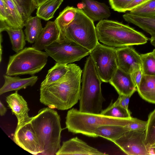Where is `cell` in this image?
Instances as JSON below:
<instances>
[{
    "label": "cell",
    "instance_id": "obj_30",
    "mask_svg": "<svg viewBox=\"0 0 155 155\" xmlns=\"http://www.w3.org/2000/svg\"><path fill=\"white\" fill-rule=\"evenodd\" d=\"M132 14L143 17L155 16V0H150L130 11Z\"/></svg>",
    "mask_w": 155,
    "mask_h": 155
},
{
    "label": "cell",
    "instance_id": "obj_23",
    "mask_svg": "<svg viewBox=\"0 0 155 155\" xmlns=\"http://www.w3.org/2000/svg\"><path fill=\"white\" fill-rule=\"evenodd\" d=\"M0 31H6L9 37L12 50L16 53L22 49L25 45V38L22 28H11L3 22L0 23Z\"/></svg>",
    "mask_w": 155,
    "mask_h": 155
},
{
    "label": "cell",
    "instance_id": "obj_40",
    "mask_svg": "<svg viewBox=\"0 0 155 155\" xmlns=\"http://www.w3.org/2000/svg\"><path fill=\"white\" fill-rule=\"evenodd\" d=\"M85 7V4L82 1L81 2L78 3L77 4L78 8L80 9L83 10Z\"/></svg>",
    "mask_w": 155,
    "mask_h": 155
},
{
    "label": "cell",
    "instance_id": "obj_31",
    "mask_svg": "<svg viewBox=\"0 0 155 155\" xmlns=\"http://www.w3.org/2000/svg\"><path fill=\"white\" fill-rule=\"evenodd\" d=\"M140 56L143 75L155 76V57L153 52Z\"/></svg>",
    "mask_w": 155,
    "mask_h": 155
},
{
    "label": "cell",
    "instance_id": "obj_12",
    "mask_svg": "<svg viewBox=\"0 0 155 155\" xmlns=\"http://www.w3.org/2000/svg\"><path fill=\"white\" fill-rule=\"evenodd\" d=\"M118 68L129 74L142 67L140 54L130 46L116 48Z\"/></svg>",
    "mask_w": 155,
    "mask_h": 155
},
{
    "label": "cell",
    "instance_id": "obj_34",
    "mask_svg": "<svg viewBox=\"0 0 155 155\" xmlns=\"http://www.w3.org/2000/svg\"><path fill=\"white\" fill-rule=\"evenodd\" d=\"M133 81L137 89L139 86L142 78L143 75L142 67L131 74Z\"/></svg>",
    "mask_w": 155,
    "mask_h": 155
},
{
    "label": "cell",
    "instance_id": "obj_16",
    "mask_svg": "<svg viewBox=\"0 0 155 155\" xmlns=\"http://www.w3.org/2000/svg\"><path fill=\"white\" fill-rule=\"evenodd\" d=\"M60 30L54 21H48L32 47L39 50L58 40Z\"/></svg>",
    "mask_w": 155,
    "mask_h": 155
},
{
    "label": "cell",
    "instance_id": "obj_11",
    "mask_svg": "<svg viewBox=\"0 0 155 155\" xmlns=\"http://www.w3.org/2000/svg\"><path fill=\"white\" fill-rule=\"evenodd\" d=\"M32 118L17 126L13 140L16 144L28 152L34 155H41L42 151L31 123Z\"/></svg>",
    "mask_w": 155,
    "mask_h": 155
},
{
    "label": "cell",
    "instance_id": "obj_28",
    "mask_svg": "<svg viewBox=\"0 0 155 155\" xmlns=\"http://www.w3.org/2000/svg\"><path fill=\"white\" fill-rule=\"evenodd\" d=\"M147 122L145 142L150 153V149L155 146V109L149 114Z\"/></svg>",
    "mask_w": 155,
    "mask_h": 155
},
{
    "label": "cell",
    "instance_id": "obj_7",
    "mask_svg": "<svg viewBox=\"0 0 155 155\" xmlns=\"http://www.w3.org/2000/svg\"><path fill=\"white\" fill-rule=\"evenodd\" d=\"M49 55L34 48H24L9 58L6 74L10 76L34 75L46 64Z\"/></svg>",
    "mask_w": 155,
    "mask_h": 155
},
{
    "label": "cell",
    "instance_id": "obj_42",
    "mask_svg": "<svg viewBox=\"0 0 155 155\" xmlns=\"http://www.w3.org/2000/svg\"><path fill=\"white\" fill-rule=\"evenodd\" d=\"M2 35L1 34V35H0V46H1V47H0V48H1V49H0V51H1V52H0V61H1V59H2V47L1 43H2Z\"/></svg>",
    "mask_w": 155,
    "mask_h": 155
},
{
    "label": "cell",
    "instance_id": "obj_29",
    "mask_svg": "<svg viewBox=\"0 0 155 155\" xmlns=\"http://www.w3.org/2000/svg\"><path fill=\"white\" fill-rule=\"evenodd\" d=\"M100 114L105 116L118 118L132 117L129 110H127L120 105L115 104L113 103L112 101L108 107L102 110Z\"/></svg>",
    "mask_w": 155,
    "mask_h": 155
},
{
    "label": "cell",
    "instance_id": "obj_37",
    "mask_svg": "<svg viewBox=\"0 0 155 155\" xmlns=\"http://www.w3.org/2000/svg\"><path fill=\"white\" fill-rule=\"evenodd\" d=\"M150 0H134L127 7L126 12L130 11L134 8L137 7Z\"/></svg>",
    "mask_w": 155,
    "mask_h": 155
},
{
    "label": "cell",
    "instance_id": "obj_15",
    "mask_svg": "<svg viewBox=\"0 0 155 155\" xmlns=\"http://www.w3.org/2000/svg\"><path fill=\"white\" fill-rule=\"evenodd\" d=\"M6 101L13 114L18 120L17 126H19L30 119L28 115L29 109L27 102L17 91L8 96Z\"/></svg>",
    "mask_w": 155,
    "mask_h": 155
},
{
    "label": "cell",
    "instance_id": "obj_4",
    "mask_svg": "<svg viewBox=\"0 0 155 155\" xmlns=\"http://www.w3.org/2000/svg\"><path fill=\"white\" fill-rule=\"evenodd\" d=\"M98 40L112 47H121L146 43L147 38L143 34L122 23L103 19L96 25Z\"/></svg>",
    "mask_w": 155,
    "mask_h": 155
},
{
    "label": "cell",
    "instance_id": "obj_13",
    "mask_svg": "<svg viewBox=\"0 0 155 155\" xmlns=\"http://www.w3.org/2000/svg\"><path fill=\"white\" fill-rule=\"evenodd\" d=\"M56 155H103L104 153L76 137L63 142Z\"/></svg>",
    "mask_w": 155,
    "mask_h": 155
},
{
    "label": "cell",
    "instance_id": "obj_22",
    "mask_svg": "<svg viewBox=\"0 0 155 155\" xmlns=\"http://www.w3.org/2000/svg\"><path fill=\"white\" fill-rule=\"evenodd\" d=\"M137 89L143 99L155 104V76L143 75Z\"/></svg>",
    "mask_w": 155,
    "mask_h": 155
},
{
    "label": "cell",
    "instance_id": "obj_25",
    "mask_svg": "<svg viewBox=\"0 0 155 155\" xmlns=\"http://www.w3.org/2000/svg\"><path fill=\"white\" fill-rule=\"evenodd\" d=\"M64 0H48L37 8L36 16L41 19L48 21L54 17V15Z\"/></svg>",
    "mask_w": 155,
    "mask_h": 155
},
{
    "label": "cell",
    "instance_id": "obj_44",
    "mask_svg": "<svg viewBox=\"0 0 155 155\" xmlns=\"http://www.w3.org/2000/svg\"><path fill=\"white\" fill-rule=\"evenodd\" d=\"M152 52L155 57V49H154L153 50Z\"/></svg>",
    "mask_w": 155,
    "mask_h": 155
},
{
    "label": "cell",
    "instance_id": "obj_6",
    "mask_svg": "<svg viewBox=\"0 0 155 155\" xmlns=\"http://www.w3.org/2000/svg\"><path fill=\"white\" fill-rule=\"evenodd\" d=\"M94 22L77 8L74 19L60 33L58 41L65 38L91 51L99 42Z\"/></svg>",
    "mask_w": 155,
    "mask_h": 155
},
{
    "label": "cell",
    "instance_id": "obj_21",
    "mask_svg": "<svg viewBox=\"0 0 155 155\" xmlns=\"http://www.w3.org/2000/svg\"><path fill=\"white\" fill-rule=\"evenodd\" d=\"M130 130L127 126L105 125L98 127L96 130V134L97 137H101L113 142Z\"/></svg>",
    "mask_w": 155,
    "mask_h": 155
},
{
    "label": "cell",
    "instance_id": "obj_39",
    "mask_svg": "<svg viewBox=\"0 0 155 155\" xmlns=\"http://www.w3.org/2000/svg\"><path fill=\"white\" fill-rule=\"evenodd\" d=\"M48 0H32L34 5L38 8L40 5Z\"/></svg>",
    "mask_w": 155,
    "mask_h": 155
},
{
    "label": "cell",
    "instance_id": "obj_27",
    "mask_svg": "<svg viewBox=\"0 0 155 155\" xmlns=\"http://www.w3.org/2000/svg\"><path fill=\"white\" fill-rule=\"evenodd\" d=\"M77 8L73 6H67L61 12L54 21L57 25L60 33L64 28L74 19L77 11Z\"/></svg>",
    "mask_w": 155,
    "mask_h": 155
},
{
    "label": "cell",
    "instance_id": "obj_8",
    "mask_svg": "<svg viewBox=\"0 0 155 155\" xmlns=\"http://www.w3.org/2000/svg\"><path fill=\"white\" fill-rule=\"evenodd\" d=\"M90 56L101 81L109 82L118 68L116 48L98 42Z\"/></svg>",
    "mask_w": 155,
    "mask_h": 155
},
{
    "label": "cell",
    "instance_id": "obj_35",
    "mask_svg": "<svg viewBox=\"0 0 155 155\" xmlns=\"http://www.w3.org/2000/svg\"><path fill=\"white\" fill-rule=\"evenodd\" d=\"M131 97L119 95L118 98L114 103L123 107L127 110L128 108L130 98Z\"/></svg>",
    "mask_w": 155,
    "mask_h": 155
},
{
    "label": "cell",
    "instance_id": "obj_5",
    "mask_svg": "<svg viewBox=\"0 0 155 155\" xmlns=\"http://www.w3.org/2000/svg\"><path fill=\"white\" fill-rule=\"evenodd\" d=\"M102 82L96 70L91 56L87 58L81 79L79 111L93 114H100L105 100L101 92Z\"/></svg>",
    "mask_w": 155,
    "mask_h": 155
},
{
    "label": "cell",
    "instance_id": "obj_1",
    "mask_svg": "<svg viewBox=\"0 0 155 155\" xmlns=\"http://www.w3.org/2000/svg\"><path fill=\"white\" fill-rule=\"evenodd\" d=\"M68 66L67 72L60 80L40 87V101L49 107L67 110L79 100L82 70L75 64Z\"/></svg>",
    "mask_w": 155,
    "mask_h": 155
},
{
    "label": "cell",
    "instance_id": "obj_36",
    "mask_svg": "<svg viewBox=\"0 0 155 155\" xmlns=\"http://www.w3.org/2000/svg\"><path fill=\"white\" fill-rule=\"evenodd\" d=\"M6 12L4 0H0V21L1 22H5L6 20Z\"/></svg>",
    "mask_w": 155,
    "mask_h": 155
},
{
    "label": "cell",
    "instance_id": "obj_18",
    "mask_svg": "<svg viewBox=\"0 0 155 155\" xmlns=\"http://www.w3.org/2000/svg\"><path fill=\"white\" fill-rule=\"evenodd\" d=\"M3 77L5 82L0 89V95L8 91H17L28 86H32L38 79V77L35 76L27 78H21L6 74L4 75Z\"/></svg>",
    "mask_w": 155,
    "mask_h": 155
},
{
    "label": "cell",
    "instance_id": "obj_24",
    "mask_svg": "<svg viewBox=\"0 0 155 155\" xmlns=\"http://www.w3.org/2000/svg\"><path fill=\"white\" fill-rule=\"evenodd\" d=\"M41 19L37 16H30L25 21V40L30 43L35 42L43 29Z\"/></svg>",
    "mask_w": 155,
    "mask_h": 155
},
{
    "label": "cell",
    "instance_id": "obj_41",
    "mask_svg": "<svg viewBox=\"0 0 155 155\" xmlns=\"http://www.w3.org/2000/svg\"><path fill=\"white\" fill-rule=\"evenodd\" d=\"M150 41L152 45L155 47V38H151Z\"/></svg>",
    "mask_w": 155,
    "mask_h": 155
},
{
    "label": "cell",
    "instance_id": "obj_14",
    "mask_svg": "<svg viewBox=\"0 0 155 155\" xmlns=\"http://www.w3.org/2000/svg\"><path fill=\"white\" fill-rule=\"evenodd\" d=\"M119 95L131 97L137 89L131 74L118 68L109 82Z\"/></svg>",
    "mask_w": 155,
    "mask_h": 155
},
{
    "label": "cell",
    "instance_id": "obj_9",
    "mask_svg": "<svg viewBox=\"0 0 155 155\" xmlns=\"http://www.w3.org/2000/svg\"><path fill=\"white\" fill-rule=\"evenodd\" d=\"M44 50L56 63L68 64L80 60L91 51L68 39L64 38L46 47Z\"/></svg>",
    "mask_w": 155,
    "mask_h": 155
},
{
    "label": "cell",
    "instance_id": "obj_10",
    "mask_svg": "<svg viewBox=\"0 0 155 155\" xmlns=\"http://www.w3.org/2000/svg\"><path fill=\"white\" fill-rule=\"evenodd\" d=\"M145 130H129L113 143L126 154L150 155L145 142Z\"/></svg>",
    "mask_w": 155,
    "mask_h": 155
},
{
    "label": "cell",
    "instance_id": "obj_20",
    "mask_svg": "<svg viewBox=\"0 0 155 155\" xmlns=\"http://www.w3.org/2000/svg\"><path fill=\"white\" fill-rule=\"evenodd\" d=\"M124 20L139 27L155 38V16L146 17L134 15L129 12L123 15Z\"/></svg>",
    "mask_w": 155,
    "mask_h": 155
},
{
    "label": "cell",
    "instance_id": "obj_26",
    "mask_svg": "<svg viewBox=\"0 0 155 155\" xmlns=\"http://www.w3.org/2000/svg\"><path fill=\"white\" fill-rule=\"evenodd\" d=\"M68 64L56 63L50 68L44 80L42 82L41 86H43L56 82L66 73L68 70Z\"/></svg>",
    "mask_w": 155,
    "mask_h": 155
},
{
    "label": "cell",
    "instance_id": "obj_3",
    "mask_svg": "<svg viewBox=\"0 0 155 155\" xmlns=\"http://www.w3.org/2000/svg\"><path fill=\"white\" fill-rule=\"evenodd\" d=\"M31 123L40 146L42 155H54L61 147L62 130L61 118L56 111L47 107L32 117Z\"/></svg>",
    "mask_w": 155,
    "mask_h": 155
},
{
    "label": "cell",
    "instance_id": "obj_33",
    "mask_svg": "<svg viewBox=\"0 0 155 155\" xmlns=\"http://www.w3.org/2000/svg\"><path fill=\"white\" fill-rule=\"evenodd\" d=\"M134 0H109L111 8L114 11L120 12H126L127 6Z\"/></svg>",
    "mask_w": 155,
    "mask_h": 155
},
{
    "label": "cell",
    "instance_id": "obj_43",
    "mask_svg": "<svg viewBox=\"0 0 155 155\" xmlns=\"http://www.w3.org/2000/svg\"><path fill=\"white\" fill-rule=\"evenodd\" d=\"M152 152L153 153V154H155V146L152 147L150 150V154H152Z\"/></svg>",
    "mask_w": 155,
    "mask_h": 155
},
{
    "label": "cell",
    "instance_id": "obj_17",
    "mask_svg": "<svg viewBox=\"0 0 155 155\" xmlns=\"http://www.w3.org/2000/svg\"><path fill=\"white\" fill-rule=\"evenodd\" d=\"M85 4L82 10L94 22L100 21L110 16L109 7L105 4L94 0H82Z\"/></svg>",
    "mask_w": 155,
    "mask_h": 155
},
{
    "label": "cell",
    "instance_id": "obj_38",
    "mask_svg": "<svg viewBox=\"0 0 155 155\" xmlns=\"http://www.w3.org/2000/svg\"><path fill=\"white\" fill-rule=\"evenodd\" d=\"M7 111V108L0 101V114L1 116L4 115Z\"/></svg>",
    "mask_w": 155,
    "mask_h": 155
},
{
    "label": "cell",
    "instance_id": "obj_19",
    "mask_svg": "<svg viewBox=\"0 0 155 155\" xmlns=\"http://www.w3.org/2000/svg\"><path fill=\"white\" fill-rule=\"evenodd\" d=\"M6 12V20L3 22L15 29L22 28L25 22L15 0H4Z\"/></svg>",
    "mask_w": 155,
    "mask_h": 155
},
{
    "label": "cell",
    "instance_id": "obj_32",
    "mask_svg": "<svg viewBox=\"0 0 155 155\" xmlns=\"http://www.w3.org/2000/svg\"><path fill=\"white\" fill-rule=\"evenodd\" d=\"M25 22L37 8L32 0H15Z\"/></svg>",
    "mask_w": 155,
    "mask_h": 155
},
{
    "label": "cell",
    "instance_id": "obj_2",
    "mask_svg": "<svg viewBox=\"0 0 155 155\" xmlns=\"http://www.w3.org/2000/svg\"><path fill=\"white\" fill-rule=\"evenodd\" d=\"M142 123V120L132 117L125 118L112 117L100 113L82 112L74 108L67 112L65 121L66 128L69 132L93 137H97L96 130L102 126H127L133 130L139 129Z\"/></svg>",
    "mask_w": 155,
    "mask_h": 155
}]
</instances>
